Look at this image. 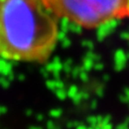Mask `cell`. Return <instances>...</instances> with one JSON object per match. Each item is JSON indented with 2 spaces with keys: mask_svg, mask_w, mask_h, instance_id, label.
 I'll return each mask as SVG.
<instances>
[{
  "mask_svg": "<svg viewBox=\"0 0 129 129\" xmlns=\"http://www.w3.org/2000/svg\"><path fill=\"white\" fill-rule=\"evenodd\" d=\"M61 20L53 0H0V58L48 61L59 42Z\"/></svg>",
  "mask_w": 129,
  "mask_h": 129,
  "instance_id": "6da1fadb",
  "label": "cell"
},
{
  "mask_svg": "<svg viewBox=\"0 0 129 129\" xmlns=\"http://www.w3.org/2000/svg\"><path fill=\"white\" fill-rule=\"evenodd\" d=\"M62 19L85 29L129 18V0H53Z\"/></svg>",
  "mask_w": 129,
  "mask_h": 129,
  "instance_id": "7a4b0ae2",
  "label": "cell"
}]
</instances>
